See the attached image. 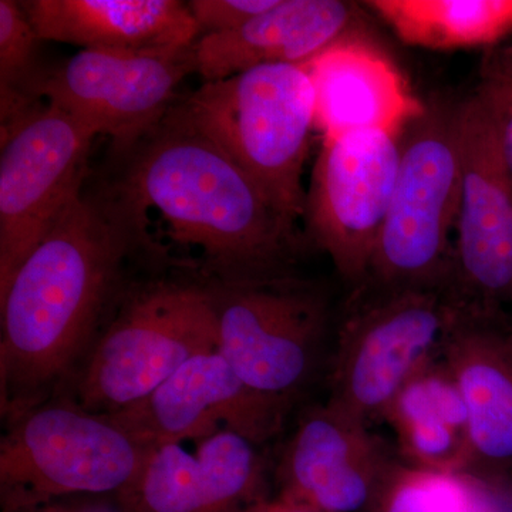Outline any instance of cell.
<instances>
[{"label": "cell", "mask_w": 512, "mask_h": 512, "mask_svg": "<svg viewBox=\"0 0 512 512\" xmlns=\"http://www.w3.org/2000/svg\"><path fill=\"white\" fill-rule=\"evenodd\" d=\"M109 180L84 185L0 295L3 423L63 396L144 262L167 258Z\"/></svg>", "instance_id": "cell-1"}, {"label": "cell", "mask_w": 512, "mask_h": 512, "mask_svg": "<svg viewBox=\"0 0 512 512\" xmlns=\"http://www.w3.org/2000/svg\"><path fill=\"white\" fill-rule=\"evenodd\" d=\"M113 158L120 165L110 183L144 217L160 212L173 241L200 251L194 269L205 281L241 284L295 274L302 252L296 224L187 119L180 103Z\"/></svg>", "instance_id": "cell-2"}, {"label": "cell", "mask_w": 512, "mask_h": 512, "mask_svg": "<svg viewBox=\"0 0 512 512\" xmlns=\"http://www.w3.org/2000/svg\"><path fill=\"white\" fill-rule=\"evenodd\" d=\"M137 275L63 396L110 416L140 402L195 356L218 350L207 282L181 261Z\"/></svg>", "instance_id": "cell-3"}, {"label": "cell", "mask_w": 512, "mask_h": 512, "mask_svg": "<svg viewBox=\"0 0 512 512\" xmlns=\"http://www.w3.org/2000/svg\"><path fill=\"white\" fill-rule=\"evenodd\" d=\"M181 110L296 224L305 215L302 175L316 131L315 89L305 64H265L180 99Z\"/></svg>", "instance_id": "cell-4"}, {"label": "cell", "mask_w": 512, "mask_h": 512, "mask_svg": "<svg viewBox=\"0 0 512 512\" xmlns=\"http://www.w3.org/2000/svg\"><path fill=\"white\" fill-rule=\"evenodd\" d=\"M457 104L424 101L404 130L392 202L362 286L448 289L460 201Z\"/></svg>", "instance_id": "cell-5"}, {"label": "cell", "mask_w": 512, "mask_h": 512, "mask_svg": "<svg viewBox=\"0 0 512 512\" xmlns=\"http://www.w3.org/2000/svg\"><path fill=\"white\" fill-rule=\"evenodd\" d=\"M456 312L447 288H357L330 355L329 403L363 423L443 353Z\"/></svg>", "instance_id": "cell-6"}, {"label": "cell", "mask_w": 512, "mask_h": 512, "mask_svg": "<svg viewBox=\"0 0 512 512\" xmlns=\"http://www.w3.org/2000/svg\"><path fill=\"white\" fill-rule=\"evenodd\" d=\"M148 450L109 416L84 409L72 397H55L5 426L2 511L70 495L119 494Z\"/></svg>", "instance_id": "cell-7"}, {"label": "cell", "mask_w": 512, "mask_h": 512, "mask_svg": "<svg viewBox=\"0 0 512 512\" xmlns=\"http://www.w3.org/2000/svg\"><path fill=\"white\" fill-rule=\"evenodd\" d=\"M205 282L218 352L245 383L292 409L325 363L326 293L295 274L241 284Z\"/></svg>", "instance_id": "cell-8"}, {"label": "cell", "mask_w": 512, "mask_h": 512, "mask_svg": "<svg viewBox=\"0 0 512 512\" xmlns=\"http://www.w3.org/2000/svg\"><path fill=\"white\" fill-rule=\"evenodd\" d=\"M460 201L451 296L485 311L512 306V173L493 107L476 87L457 104Z\"/></svg>", "instance_id": "cell-9"}, {"label": "cell", "mask_w": 512, "mask_h": 512, "mask_svg": "<svg viewBox=\"0 0 512 512\" xmlns=\"http://www.w3.org/2000/svg\"><path fill=\"white\" fill-rule=\"evenodd\" d=\"M0 295L86 185L96 134L40 104L0 133Z\"/></svg>", "instance_id": "cell-10"}, {"label": "cell", "mask_w": 512, "mask_h": 512, "mask_svg": "<svg viewBox=\"0 0 512 512\" xmlns=\"http://www.w3.org/2000/svg\"><path fill=\"white\" fill-rule=\"evenodd\" d=\"M197 73L195 43L147 50H80L49 67L40 99L96 136L111 140V156L130 150L178 103V87Z\"/></svg>", "instance_id": "cell-11"}, {"label": "cell", "mask_w": 512, "mask_h": 512, "mask_svg": "<svg viewBox=\"0 0 512 512\" xmlns=\"http://www.w3.org/2000/svg\"><path fill=\"white\" fill-rule=\"evenodd\" d=\"M402 136L365 130L323 140L306 190L309 238L356 289L366 284L386 222Z\"/></svg>", "instance_id": "cell-12"}, {"label": "cell", "mask_w": 512, "mask_h": 512, "mask_svg": "<svg viewBox=\"0 0 512 512\" xmlns=\"http://www.w3.org/2000/svg\"><path fill=\"white\" fill-rule=\"evenodd\" d=\"M291 407L258 392L218 350L195 356L153 393L110 419L138 446L201 441L232 431L256 447L275 439Z\"/></svg>", "instance_id": "cell-13"}, {"label": "cell", "mask_w": 512, "mask_h": 512, "mask_svg": "<svg viewBox=\"0 0 512 512\" xmlns=\"http://www.w3.org/2000/svg\"><path fill=\"white\" fill-rule=\"evenodd\" d=\"M382 440L335 404L301 414L275 468L279 494L318 512H357L375 501L393 467Z\"/></svg>", "instance_id": "cell-14"}, {"label": "cell", "mask_w": 512, "mask_h": 512, "mask_svg": "<svg viewBox=\"0 0 512 512\" xmlns=\"http://www.w3.org/2000/svg\"><path fill=\"white\" fill-rule=\"evenodd\" d=\"M259 447L222 430L195 443L150 448L117 494L124 512H239L268 494Z\"/></svg>", "instance_id": "cell-15"}, {"label": "cell", "mask_w": 512, "mask_h": 512, "mask_svg": "<svg viewBox=\"0 0 512 512\" xmlns=\"http://www.w3.org/2000/svg\"><path fill=\"white\" fill-rule=\"evenodd\" d=\"M444 363L470 419L473 464L468 476L512 483V315L456 302L444 340Z\"/></svg>", "instance_id": "cell-16"}, {"label": "cell", "mask_w": 512, "mask_h": 512, "mask_svg": "<svg viewBox=\"0 0 512 512\" xmlns=\"http://www.w3.org/2000/svg\"><path fill=\"white\" fill-rule=\"evenodd\" d=\"M305 67L323 140L365 130L403 134L424 109L392 57L365 30L333 43Z\"/></svg>", "instance_id": "cell-17"}, {"label": "cell", "mask_w": 512, "mask_h": 512, "mask_svg": "<svg viewBox=\"0 0 512 512\" xmlns=\"http://www.w3.org/2000/svg\"><path fill=\"white\" fill-rule=\"evenodd\" d=\"M363 30L359 5L343 0H278L234 32L195 42L197 73L218 82L265 64H306L343 37Z\"/></svg>", "instance_id": "cell-18"}, {"label": "cell", "mask_w": 512, "mask_h": 512, "mask_svg": "<svg viewBox=\"0 0 512 512\" xmlns=\"http://www.w3.org/2000/svg\"><path fill=\"white\" fill-rule=\"evenodd\" d=\"M42 40L83 50H147L191 46L201 37L180 0H25Z\"/></svg>", "instance_id": "cell-19"}, {"label": "cell", "mask_w": 512, "mask_h": 512, "mask_svg": "<svg viewBox=\"0 0 512 512\" xmlns=\"http://www.w3.org/2000/svg\"><path fill=\"white\" fill-rule=\"evenodd\" d=\"M404 463L468 476L473 464L470 419L443 357L414 376L384 412Z\"/></svg>", "instance_id": "cell-20"}, {"label": "cell", "mask_w": 512, "mask_h": 512, "mask_svg": "<svg viewBox=\"0 0 512 512\" xmlns=\"http://www.w3.org/2000/svg\"><path fill=\"white\" fill-rule=\"evenodd\" d=\"M362 5L404 45L436 52H487L512 35V0H369Z\"/></svg>", "instance_id": "cell-21"}, {"label": "cell", "mask_w": 512, "mask_h": 512, "mask_svg": "<svg viewBox=\"0 0 512 512\" xmlns=\"http://www.w3.org/2000/svg\"><path fill=\"white\" fill-rule=\"evenodd\" d=\"M20 2L0 0V131L9 130L42 104L39 89L49 66Z\"/></svg>", "instance_id": "cell-22"}, {"label": "cell", "mask_w": 512, "mask_h": 512, "mask_svg": "<svg viewBox=\"0 0 512 512\" xmlns=\"http://www.w3.org/2000/svg\"><path fill=\"white\" fill-rule=\"evenodd\" d=\"M476 478L394 463L370 512H485Z\"/></svg>", "instance_id": "cell-23"}, {"label": "cell", "mask_w": 512, "mask_h": 512, "mask_svg": "<svg viewBox=\"0 0 512 512\" xmlns=\"http://www.w3.org/2000/svg\"><path fill=\"white\" fill-rule=\"evenodd\" d=\"M278 0H191L188 2L201 36L234 32L274 8Z\"/></svg>", "instance_id": "cell-24"}, {"label": "cell", "mask_w": 512, "mask_h": 512, "mask_svg": "<svg viewBox=\"0 0 512 512\" xmlns=\"http://www.w3.org/2000/svg\"><path fill=\"white\" fill-rule=\"evenodd\" d=\"M477 87L493 107L505 158L512 173V84L493 77H480Z\"/></svg>", "instance_id": "cell-25"}, {"label": "cell", "mask_w": 512, "mask_h": 512, "mask_svg": "<svg viewBox=\"0 0 512 512\" xmlns=\"http://www.w3.org/2000/svg\"><path fill=\"white\" fill-rule=\"evenodd\" d=\"M2 512H124L117 494L70 495Z\"/></svg>", "instance_id": "cell-26"}, {"label": "cell", "mask_w": 512, "mask_h": 512, "mask_svg": "<svg viewBox=\"0 0 512 512\" xmlns=\"http://www.w3.org/2000/svg\"><path fill=\"white\" fill-rule=\"evenodd\" d=\"M480 77H493L512 84V39L485 52Z\"/></svg>", "instance_id": "cell-27"}, {"label": "cell", "mask_w": 512, "mask_h": 512, "mask_svg": "<svg viewBox=\"0 0 512 512\" xmlns=\"http://www.w3.org/2000/svg\"><path fill=\"white\" fill-rule=\"evenodd\" d=\"M239 512H318L312 510V508L306 507L301 503L291 500V498L285 497V495L279 494L275 497H269L266 495L264 498L254 501L242 508Z\"/></svg>", "instance_id": "cell-28"}, {"label": "cell", "mask_w": 512, "mask_h": 512, "mask_svg": "<svg viewBox=\"0 0 512 512\" xmlns=\"http://www.w3.org/2000/svg\"><path fill=\"white\" fill-rule=\"evenodd\" d=\"M503 488L505 490V493L510 495V498L512 500V483L503 485Z\"/></svg>", "instance_id": "cell-29"}]
</instances>
